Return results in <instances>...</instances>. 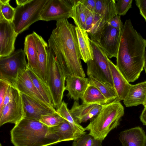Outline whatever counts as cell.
Listing matches in <instances>:
<instances>
[{"mask_svg":"<svg viewBox=\"0 0 146 146\" xmlns=\"http://www.w3.org/2000/svg\"><path fill=\"white\" fill-rule=\"evenodd\" d=\"M48 45L66 78L72 76L85 77L81 61L76 26L67 19L57 21L56 27L48 40Z\"/></svg>","mask_w":146,"mask_h":146,"instance_id":"obj_1","label":"cell"},{"mask_svg":"<svg viewBox=\"0 0 146 146\" xmlns=\"http://www.w3.org/2000/svg\"><path fill=\"white\" fill-rule=\"evenodd\" d=\"M146 40L134 28L129 19L121 29L116 58L117 68L127 81L137 80L144 67Z\"/></svg>","mask_w":146,"mask_h":146,"instance_id":"obj_2","label":"cell"},{"mask_svg":"<svg viewBox=\"0 0 146 146\" xmlns=\"http://www.w3.org/2000/svg\"><path fill=\"white\" fill-rule=\"evenodd\" d=\"M48 128L39 120L23 118L11 130V142L14 146H48L57 143L46 137Z\"/></svg>","mask_w":146,"mask_h":146,"instance_id":"obj_3","label":"cell"},{"mask_svg":"<svg viewBox=\"0 0 146 146\" xmlns=\"http://www.w3.org/2000/svg\"><path fill=\"white\" fill-rule=\"evenodd\" d=\"M124 113V108L116 100L102 105L98 114L85 127L96 139L103 141L109 132L119 125Z\"/></svg>","mask_w":146,"mask_h":146,"instance_id":"obj_4","label":"cell"},{"mask_svg":"<svg viewBox=\"0 0 146 146\" xmlns=\"http://www.w3.org/2000/svg\"><path fill=\"white\" fill-rule=\"evenodd\" d=\"M90 40L93 48L94 58L86 63L88 76L114 88L109 58L98 43L90 39Z\"/></svg>","mask_w":146,"mask_h":146,"instance_id":"obj_5","label":"cell"},{"mask_svg":"<svg viewBox=\"0 0 146 146\" xmlns=\"http://www.w3.org/2000/svg\"><path fill=\"white\" fill-rule=\"evenodd\" d=\"M47 0H30L26 4L17 6L12 22L18 35L28 29L32 24L40 20V14Z\"/></svg>","mask_w":146,"mask_h":146,"instance_id":"obj_6","label":"cell"},{"mask_svg":"<svg viewBox=\"0 0 146 146\" xmlns=\"http://www.w3.org/2000/svg\"><path fill=\"white\" fill-rule=\"evenodd\" d=\"M25 56L20 49L8 56L0 57V79L15 87L19 75L27 69Z\"/></svg>","mask_w":146,"mask_h":146,"instance_id":"obj_7","label":"cell"},{"mask_svg":"<svg viewBox=\"0 0 146 146\" xmlns=\"http://www.w3.org/2000/svg\"><path fill=\"white\" fill-rule=\"evenodd\" d=\"M48 85L54 108L57 109L62 101L65 90V76L61 67L51 50L49 48L48 62Z\"/></svg>","mask_w":146,"mask_h":146,"instance_id":"obj_8","label":"cell"},{"mask_svg":"<svg viewBox=\"0 0 146 146\" xmlns=\"http://www.w3.org/2000/svg\"><path fill=\"white\" fill-rule=\"evenodd\" d=\"M76 0H47L40 14V20L57 21L71 18Z\"/></svg>","mask_w":146,"mask_h":146,"instance_id":"obj_9","label":"cell"},{"mask_svg":"<svg viewBox=\"0 0 146 146\" xmlns=\"http://www.w3.org/2000/svg\"><path fill=\"white\" fill-rule=\"evenodd\" d=\"M24 117L21 93L15 88L12 100L0 111V125L7 123L16 125Z\"/></svg>","mask_w":146,"mask_h":146,"instance_id":"obj_10","label":"cell"},{"mask_svg":"<svg viewBox=\"0 0 146 146\" xmlns=\"http://www.w3.org/2000/svg\"><path fill=\"white\" fill-rule=\"evenodd\" d=\"M18 35L12 22L0 14V57L8 56L15 52V43Z\"/></svg>","mask_w":146,"mask_h":146,"instance_id":"obj_11","label":"cell"},{"mask_svg":"<svg viewBox=\"0 0 146 146\" xmlns=\"http://www.w3.org/2000/svg\"><path fill=\"white\" fill-rule=\"evenodd\" d=\"M121 30L107 25L101 36L98 44L108 57H117L121 40Z\"/></svg>","mask_w":146,"mask_h":146,"instance_id":"obj_12","label":"cell"},{"mask_svg":"<svg viewBox=\"0 0 146 146\" xmlns=\"http://www.w3.org/2000/svg\"><path fill=\"white\" fill-rule=\"evenodd\" d=\"M21 93L24 113V118L39 120L42 116L52 114L56 112L54 108Z\"/></svg>","mask_w":146,"mask_h":146,"instance_id":"obj_13","label":"cell"},{"mask_svg":"<svg viewBox=\"0 0 146 146\" xmlns=\"http://www.w3.org/2000/svg\"><path fill=\"white\" fill-rule=\"evenodd\" d=\"M37 48V68L34 70L48 85V62L49 52L48 44L35 32L33 33Z\"/></svg>","mask_w":146,"mask_h":146,"instance_id":"obj_14","label":"cell"},{"mask_svg":"<svg viewBox=\"0 0 146 146\" xmlns=\"http://www.w3.org/2000/svg\"><path fill=\"white\" fill-rule=\"evenodd\" d=\"M102 107V105L95 104L80 105L74 101L70 111L75 121L80 124L91 120L98 114Z\"/></svg>","mask_w":146,"mask_h":146,"instance_id":"obj_15","label":"cell"},{"mask_svg":"<svg viewBox=\"0 0 146 146\" xmlns=\"http://www.w3.org/2000/svg\"><path fill=\"white\" fill-rule=\"evenodd\" d=\"M108 25L99 15L88 10L85 30L92 40L99 43L101 35Z\"/></svg>","mask_w":146,"mask_h":146,"instance_id":"obj_16","label":"cell"},{"mask_svg":"<svg viewBox=\"0 0 146 146\" xmlns=\"http://www.w3.org/2000/svg\"><path fill=\"white\" fill-rule=\"evenodd\" d=\"M15 87L21 93L42 104L49 106L34 85L29 76L27 69L19 75L15 83Z\"/></svg>","mask_w":146,"mask_h":146,"instance_id":"obj_17","label":"cell"},{"mask_svg":"<svg viewBox=\"0 0 146 146\" xmlns=\"http://www.w3.org/2000/svg\"><path fill=\"white\" fill-rule=\"evenodd\" d=\"M66 82L65 90L68 92L66 96L69 99L79 102L89 84V78L70 76L66 78Z\"/></svg>","mask_w":146,"mask_h":146,"instance_id":"obj_18","label":"cell"},{"mask_svg":"<svg viewBox=\"0 0 146 146\" xmlns=\"http://www.w3.org/2000/svg\"><path fill=\"white\" fill-rule=\"evenodd\" d=\"M119 139L122 146H146V135L139 126L121 132Z\"/></svg>","mask_w":146,"mask_h":146,"instance_id":"obj_19","label":"cell"},{"mask_svg":"<svg viewBox=\"0 0 146 146\" xmlns=\"http://www.w3.org/2000/svg\"><path fill=\"white\" fill-rule=\"evenodd\" d=\"M46 137L47 138L54 140L57 143L75 139L72 128L66 119L57 125L48 127Z\"/></svg>","mask_w":146,"mask_h":146,"instance_id":"obj_20","label":"cell"},{"mask_svg":"<svg viewBox=\"0 0 146 146\" xmlns=\"http://www.w3.org/2000/svg\"><path fill=\"white\" fill-rule=\"evenodd\" d=\"M146 100V81L131 85L123 100L126 107L137 106L142 104L145 106Z\"/></svg>","mask_w":146,"mask_h":146,"instance_id":"obj_21","label":"cell"},{"mask_svg":"<svg viewBox=\"0 0 146 146\" xmlns=\"http://www.w3.org/2000/svg\"><path fill=\"white\" fill-rule=\"evenodd\" d=\"M108 60L113 86L117 95L116 100L120 102L124 100L131 84L129 83L120 73L116 65L109 58Z\"/></svg>","mask_w":146,"mask_h":146,"instance_id":"obj_22","label":"cell"},{"mask_svg":"<svg viewBox=\"0 0 146 146\" xmlns=\"http://www.w3.org/2000/svg\"><path fill=\"white\" fill-rule=\"evenodd\" d=\"M76 29L81 58L86 63L94 58L93 48L89 36L86 31L77 26Z\"/></svg>","mask_w":146,"mask_h":146,"instance_id":"obj_23","label":"cell"},{"mask_svg":"<svg viewBox=\"0 0 146 146\" xmlns=\"http://www.w3.org/2000/svg\"><path fill=\"white\" fill-rule=\"evenodd\" d=\"M27 70L34 85L46 103L55 108L51 94L48 85L28 65Z\"/></svg>","mask_w":146,"mask_h":146,"instance_id":"obj_24","label":"cell"},{"mask_svg":"<svg viewBox=\"0 0 146 146\" xmlns=\"http://www.w3.org/2000/svg\"><path fill=\"white\" fill-rule=\"evenodd\" d=\"M115 3L114 0H96L94 13L100 15L108 23L117 15Z\"/></svg>","mask_w":146,"mask_h":146,"instance_id":"obj_25","label":"cell"},{"mask_svg":"<svg viewBox=\"0 0 146 146\" xmlns=\"http://www.w3.org/2000/svg\"><path fill=\"white\" fill-rule=\"evenodd\" d=\"M24 51L27 57L28 65L35 71L37 68V48L33 33L25 38Z\"/></svg>","mask_w":146,"mask_h":146,"instance_id":"obj_26","label":"cell"},{"mask_svg":"<svg viewBox=\"0 0 146 146\" xmlns=\"http://www.w3.org/2000/svg\"><path fill=\"white\" fill-rule=\"evenodd\" d=\"M56 111L70 123L73 130L75 139L86 133L85 128L75 121L68 108L67 104L64 101L62 102Z\"/></svg>","mask_w":146,"mask_h":146,"instance_id":"obj_27","label":"cell"},{"mask_svg":"<svg viewBox=\"0 0 146 146\" xmlns=\"http://www.w3.org/2000/svg\"><path fill=\"white\" fill-rule=\"evenodd\" d=\"M82 103L95 104L103 105L106 104V100L99 90L94 86L89 84L81 99Z\"/></svg>","mask_w":146,"mask_h":146,"instance_id":"obj_28","label":"cell"},{"mask_svg":"<svg viewBox=\"0 0 146 146\" xmlns=\"http://www.w3.org/2000/svg\"><path fill=\"white\" fill-rule=\"evenodd\" d=\"M88 10L83 4L81 0H76L73 7L71 17L76 26L85 31Z\"/></svg>","mask_w":146,"mask_h":146,"instance_id":"obj_29","label":"cell"},{"mask_svg":"<svg viewBox=\"0 0 146 146\" xmlns=\"http://www.w3.org/2000/svg\"><path fill=\"white\" fill-rule=\"evenodd\" d=\"M88 78L89 84L94 86L99 90L105 98L106 104L116 100L117 95L114 87L100 82L92 77L89 76Z\"/></svg>","mask_w":146,"mask_h":146,"instance_id":"obj_30","label":"cell"},{"mask_svg":"<svg viewBox=\"0 0 146 146\" xmlns=\"http://www.w3.org/2000/svg\"><path fill=\"white\" fill-rule=\"evenodd\" d=\"M102 141L86 133L74 140L72 146H102Z\"/></svg>","mask_w":146,"mask_h":146,"instance_id":"obj_31","label":"cell"},{"mask_svg":"<svg viewBox=\"0 0 146 146\" xmlns=\"http://www.w3.org/2000/svg\"><path fill=\"white\" fill-rule=\"evenodd\" d=\"M65 120L56 111L53 114L41 116L39 121L48 127H50L57 125Z\"/></svg>","mask_w":146,"mask_h":146,"instance_id":"obj_32","label":"cell"},{"mask_svg":"<svg viewBox=\"0 0 146 146\" xmlns=\"http://www.w3.org/2000/svg\"><path fill=\"white\" fill-rule=\"evenodd\" d=\"M10 0H0V14L5 19L12 22L15 14V9L10 5Z\"/></svg>","mask_w":146,"mask_h":146,"instance_id":"obj_33","label":"cell"},{"mask_svg":"<svg viewBox=\"0 0 146 146\" xmlns=\"http://www.w3.org/2000/svg\"><path fill=\"white\" fill-rule=\"evenodd\" d=\"M132 0H119L115 3V8L117 15H125L131 7Z\"/></svg>","mask_w":146,"mask_h":146,"instance_id":"obj_34","label":"cell"},{"mask_svg":"<svg viewBox=\"0 0 146 146\" xmlns=\"http://www.w3.org/2000/svg\"><path fill=\"white\" fill-rule=\"evenodd\" d=\"M9 85L7 82L0 79V111L2 110L5 97Z\"/></svg>","mask_w":146,"mask_h":146,"instance_id":"obj_35","label":"cell"},{"mask_svg":"<svg viewBox=\"0 0 146 146\" xmlns=\"http://www.w3.org/2000/svg\"><path fill=\"white\" fill-rule=\"evenodd\" d=\"M112 27L119 30H121L123 24L121 19L120 16L116 15L108 23Z\"/></svg>","mask_w":146,"mask_h":146,"instance_id":"obj_36","label":"cell"},{"mask_svg":"<svg viewBox=\"0 0 146 146\" xmlns=\"http://www.w3.org/2000/svg\"><path fill=\"white\" fill-rule=\"evenodd\" d=\"M15 88V87L10 85H9L4 100L2 108L7 105L12 100Z\"/></svg>","mask_w":146,"mask_h":146,"instance_id":"obj_37","label":"cell"},{"mask_svg":"<svg viewBox=\"0 0 146 146\" xmlns=\"http://www.w3.org/2000/svg\"><path fill=\"white\" fill-rule=\"evenodd\" d=\"M85 7L88 10L94 13L96 0H81Z\"/></svg>","mask_w":146,"mask_h":146,"instance_id":"obj_38","label":"cell"},{"mask_svg":"<svg viewBox=\"0 0 146 146\" xmlns=\"http://www.w3.org/2000/svg\"><path fill=\"white\" fill-rule=\"evenodd\" d=\"M135 1L139 10L146 11V0H136Z\"/></svg>","mask_w":146,"mask_h":146,"instance_id":"obj_39","label":"cell"},{"mask_svg":"<svg viewBox=\"0 0 146 146\" xmlns=\"http://www.w3.org/2000/svg\"><path fill=\"white\" fill-rule=\"evenodd\" d=\"M140 121L142 123L143 125L146 126V107L143 110L140 116Z\"/></svg>","mask_w":146,"mask_h":146,"instance_id":"obj_40","label":"cell"},{"mask_svg":"<svg viewBox=\"0 0 146 146\" xmlns=\"http://www.w3.org/2000/svg\"><path fill=\"white\" fill-rule=\"evenodd\" d=\"M30 1V0H16L15 1L17 6H20L26 4Z\"/></svg>","mask_w":146,"mask_h":146,"instance_id":"obj_41","label":"cell"},{"mask_svg":"<svg viewBox=\"0 0 146 146\" xmlns=\"http://www.w3.org/2000/svg\"><path fill=\"white\" fill-rule=\"evenodd\" d=\"M140 13L146 21V11L140 10Z\"/></svg>","mask_w":146,"mask_h":146,"instance_id":"obj_42","label":"cell"},{"mask_svg":"<svg viewBox=\"0 0 146 146\" xmlns=\"http://www.w3.org/2000/svg\"><path fill=\"white\" fill-rule=\"evenodd\" d=\"M144 68L145 72L146 73V52L145 55V63Z\"/></svg>","mask_w":146,"mask_h":146,"instance_id":"obj_43","label":"cell"},{"mask_svg":"<svg viewBox=\"0 0 146 146\" xmlns=\"http://www.w3.org/2000/svg\"><path fill=\"white\" fill-rule=\"evenodd\" d=\"M146 107V101H145V106H144V107Z\"/></svg>","mask_w":146,"mask_h":146,"instance_id":"obj_44","label":"cell"},{"mask_svg":"<svg viewBox=\"0 0 146 146\" xmlns=\"http://www.w3.org/2000/svg\"><path fill=\"white\" fill-rule=\"evenodd\" d=\"M0 146H3L1 143H0Z\"/></svg>","mask_w":146,"mask_h":146,"instance_id":"obj_45","label":"cell"}]
</instances>
